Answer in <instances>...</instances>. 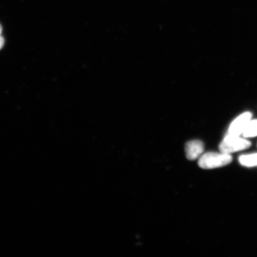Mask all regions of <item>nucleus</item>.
I'll use <instances>...</instances> for the list:
<instances>
[{
  "label": "nucleus",
  "instance_id": "4",
  "mask_svg": "<svg viewBox=\"0 0 257 257\" xmlns=\"http://www.w3.org/2000/svg\"><path fill=\"white\" fill-rule=\"evenodd\" d=\"M204 151V145L200 140L189 141L185 146L186 158L195 160L201 157Z\"/></svg>",
  "mask_w": 257,
  "mask_h": 257
},
{
  "label": "nucleus",
  "instance_id": "8",
  "mask_svg": "<svg viewBox=\"0 0 257 257\" xmlns=\"http://www.w3.org/2000/svg\"><path fill=\"white\" fill-rule=\"evenodd\" d=\"M3 31V28L1 24H0V35H2Z\"/></svg>",
  "mask_w": 257,
  "mask_h": 257
},
{
  "label": "nucleus",
  "instance_id": "6",
  "mask_svg": "<svg viewBox=\"0 0 257 257\" xmlns=\"http://www.w3.org/2000/svg\"><path fill=\"white\" fill-rule=\"evenodd\" d=\"M244 138H253L257 136V119L250 120L243 133Z\"/></svg>",
  "mask_w": 257,
  "mask_h": 257
},
{
  "label": "nucleus",
  "instance_id": "2",
  "mask_svg": "<svg viewBox=\"0 0 257 257\" xmlns=\"http://www.w3.org/2000/svg\"><path fill=\"white\" fill-rule=\"evenodd\" d=\"M250 146L251 144L246 139L228 135L221 141L219 150L221 153L230 154L248 149Z\"/></svg>",
  "mask_w": 257,
  "mask_h": 257
},
{
  "label": "nucleus",
  "instance_id": "1",
  "mask_svg": "<svg viewBox=\"0 0 257 257\" xmlns=\"http://www.w3.org/2000/svg\"><path fill=\"white\" fill-rule=\"evenodd\" d=\"M232 161L230 154L223 153H207L201 156L198 165L204 169H213L229 165Z\"/></svg>",
  "mask_w": 257,
  "mask_h": 257
},
{
  "label": "nucleus",
  "instance_id": "3",
  "mask_svg": "<svg viewBox=\"0 0 257 257\" xmlns=\"http://www.w3.org/2000/svg\"><path fill=\"white\" fill-rule=\"evenodd\" d=\"M251 112L247 111L241 114L235 118L231 123L229 128V134L233 136H240L242 134L244 130L249 121L251 120Z\"/></svg>",
  "mask_w": 257,
  "mask_h": 257
},
{
  "label": "nucleus",
  "instance_id": "5",
  "mask_svg": "<svg viewBox=\"0 0 257 257\" xmlns=\"http://www.w3.org/2000/svg\"><path fill=\"white\" fill-rule=\"evenodd\" d=\"M239 162L240 165L243 166H257V153L240 156Z\"/></svg>",
  "mask_w": 257,
  "mask_h": 257
},
{
  "label": "nucleus",
  "instance_id": "7",
  "mask_svg": "<svg viewBox=\"0 0 257 257\" xmlns=\"http://www.w3.org/2000/svg\"><path fill=\"white\" fill-rule=\"evenodd\" d=\"M5 45V39L2 37V35H0V50Z\"/></svg>",
  "mask_w": 257,
  "mask_h": 257
}]
</instances>
